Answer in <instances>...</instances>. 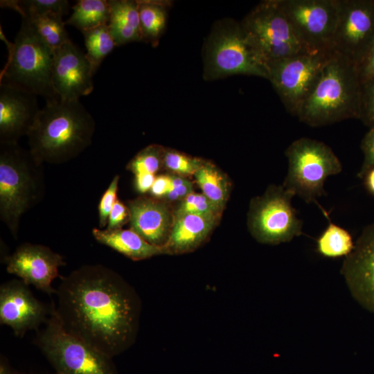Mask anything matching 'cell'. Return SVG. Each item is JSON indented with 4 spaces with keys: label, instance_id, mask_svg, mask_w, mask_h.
Returning <instances> with one entry per match:
<instances>
[{
    "label": "cell",
    "instance_id": "obj_1",
    "mask_svg": "<svg viewBox=\"0 0 374 374\" xmlns=\"http://www.w3.org/2000/svg\"><path fill=\"white\" fill-rule=\"evenodd\" d=\"M54 311L70 334L113 358L130 348L139 332L141 301L112 269L84 265L62 276Z\"/></svg>",
    "mask_w": 374,
    "mask_h": 374
},
{
    "label": "cell",
    "instance_id": "obj_2",
    "mask_svg": "<svg viewBox=\"0 0 374 374\" xmlns=\"http://www.w3.org/2000/svg\"><path fill=\"white\" fill-rule=\"evenodd\" d=\"M95 130L80 100L46 101L27 135L28 150L41 164L64 163L91 145Z\"/></svg>",
    "mask_w": 374,
    "mask_h": 374
},
{
    "label": "cell",
    "instance_id": "obj_3",
    "mask_svg": "<svg viewBox=\"0 0 374 374\" xmlns=\"http://www.w3.org/2000/svg\"><path fill=\"white\" fill-rule=\"evenodd\" d=\"M360 93L357 66L332 51L318 82L296 116L314 127L359 119Z\"/></svg>",
    "mask_w": 374,
    "mask_h": 374
},
{
    "label": "cell",
    "instance_id": "obj_4",
    "mask_svg": "<svg viewBox=\"0 0 374 374\" xmlns=\"http://www.w3.org/2000/svg\"><path fill=\"white\" fill-rule=\"evenodd\" d=\"M45 193L43 164L19 143H0V219L17 238L21 217Z\"/></svg>",
    "mask_w": 374,
    "mask_h": 374
},
{
    "label": "cell",
    "instance_id": "obj_5",
    "mask_svg": "<svg viewBox=\"0 0 374 374\" xmlns=\"http://www.w3.org/2000/svg\"><path fill=\"white\" fill-rule=\"evenodd\" d=\"M8 46V61L1 72L0 82L42 96L46 101L59 100L51 81L53 51L26 18L21 17L14 43Z\"/></svg>",
    "mask_w": 374,
    "mask_h": 374
},
{
    "label": "cell",
    "instance_id": "obj_6",
    "mask_svg": "<svg viewBox=\"0 0 374 374\" xmlns=\"http://www.w3.org/2000/svg\"><path fill=\"white\" fill-rule=\"evenodd\" d=\"M35 343L56 374H118L112 358L62 327L53 305L44 327L37 330Z\"/></svg>",
    "mask_w": 374,
    "mask_h": 374
},
{
    "label": "cell",
    "instance_id": "obj_7",
    "mask_svg": "<svg viewBox=\"0 0 374 374\" xmlns=\"http://www.w3.org/2000/svg\"><path fill=\"white\" fill-rule=\"evenodd\" d=\"M285 155L288 169L283 186L306 203L319 205L318 198L326 194L325 181L342 170L339 158L324 143L307 137L293 141Z\"/></svg>",
    "mask_w": 374,
    "mask_h": 374
},
{
    "label": "cell",
    "instance_id": "obj_8",
    "mask_svg": "<svg viewBox=\"0 0 374 374\" xmlns=\"http://www.w3.org/2000/svg\"><path fill=\"white\" fill-rule=\"evenodd\" d=\"M238 74L269 78L267 66L248 42L240 23L226 20L215 26L206 43L204 75L211 80Z\"/></svg>",
    "mask_w": 374,
    "mask_h": 374
},
{
    "label": "cell",
    "instance_id": "obj_9",
    "mask_svg": "<svg viewBox=\"0 0 374 374\" xmlns=\"http://www.w3.org/2000/svg\"><path fill=\"white\" fill-rule=\"evenodd\" d=\"M246 38L267 66L307 49L276 0L260 2L240 23Z\"/></svg>",
    "mask_w": 374,
    "mask_h": 374
},
{
    "label": "cell",
    "instance_id": "obj_10",
    "mask_svg": "<svg viewBox=\"0 0 374 374\" xmlns=\"http://www.w3.org/2000/svg\"><path fill=\"white\" fill-rule=\"evenodd\" d=\"M294 195L282 186H271L261 197L253 199L249 213V227L259 242L278 244L303 233L292 199Z\"/></svg>",
    "mask_w": 374,
    "mask_h": 374
},
{
    "label": "cell",
    "instance_id": "obj_11",
    "mask_svg": "<svg viewBox=\"0 0 374 374\" xmlns=\"http://www.w3.org/2000/svg\"><path fill=\"white\" fill-rule=\"evenodd\" d=\"M332 51H305L267 66L269 78L287 110L296 116L318 82Z\"/></svg>",
    "mask_w": 374,
    "mask_h": 374
},
{
    "label": "cell",
    "instance_id": "obj_12",
    "mask_svg": "<svg viewBox=\"0 0 374 374\" xmlns=\"http://www.w3.org/2000/svg\"><path fill=\"white\" fill-rule=\"evenodd\" d=\"M304 46L332 51L339 0H276Z\"/></svg>",
    "mask_w": 374,
    "mask_h": 374
},
{
    "label": "cell",
    "instance_id": "obj_13",
    "mask_svg": "<svg viewBox=\"0 0 374 374\" xmlns=\"http://www.w3.org/2000/svg\"><path fill=\"white\" fill-rule=\"evenodd\" d=\"M374 41V0H339L332 51L357 68Z\"/></svg>",
    "mask_w": 374,
    "mask_h": 374
},
{
    "label": "cell",
    "instance_id": "obj_14",
    "mask_svg": "<svg viewBox=\"0 0 374 374\" xmlns=\"http://www.w3.org/2000/svg\"><path fill=\"white\" fill-rule=\"evenodd\" d=\"M53 304L37 300L22 280L12 279L0 287V323L22 337L30 330H39L48 319Z\"/></svg>",
    "mask_w": 374,
    "mask_h": 374
},
{
    "label": "cell",
    "instance_id": "obj_15",
    "mask_svg": "<svg viewBox=\"0 0 374 374\" xmlns=\"http://www.w3.org/2000/svg\"><path fill=\"white\" fill-rule=\"evenodd\" d=\"M93 75L85 53L71 40L53 50L51 81L59 100H80L90 94Z\"/></svg>",
    "mask_w": 374,
    "mask_h": 374
},
{
    "label": "cell",
    "instance_id": "obj_16",
    "mask_svg": "<svg viewBox=\"0 0 374 374\" xmlns=\"http://www.w3.org/2000/svg\"><path fill=\"white\" fill-rule=\"evenodd\" d=\"M8 273L21 278L48 295L55 294L51 286L59 276V268L66 264L63 256L47 246L24 242L5 258Z\"/></svg>",
    "mask_w": 374,
    "mask_h": 374
},
{
    "label": "cell",
    "instance_id": "obj_17",
    "mask_svg": "<svg viewBox=\"0 0 374 374\" xmlns=\"http://www.w3.org/2000/svg\"><path fill=\"white\" fill-rule=\"evenodd\" d=\"M341 273L355 300L374 313V222L364 229L345 258Z\"/></svg>",
    "mask_w": 374,
    "mask_h": 374
},
{
    "label": "cell",
    "instance_id": "obj_18",
    "mask_svg": "<svg viewBox=\"0 0 374 374\" xmlns=\"http://www.w3.org/2000/svg\"><path fill=\"white\" fill-rule=\"evenodd\" d=\"M38 96L0 82V143H18L28 135L40 110Z\"/></svg>",
    "mask_w": 374,
    "mask_h": 374
},
{
    "label": "cell",
    "instance_id": "obj_19",
    "mask_svg": "<svg viewBox=\"0 0 374 374\" xmlns=\"http://www.w3.org/2000/svg\"><path fill=\"white\" fill-rule=\"evenodd\" d=\"M130 229L150 244L163 247L173 222L169 208L152 197H141L128 202Z\"/></svg>",
    "mask_w": 374,
    "mask_h": 374
},
{
    "label": "cell",
    "instance_id": "obj_20",
    "mask_svg": "<svg viewBox=\"0 0 374 374\" xmlns=\"http://www.w3.org/2000/svg\"><path fill=\"white\" fill-rule=\"evenodd\" d=\"M218 217L186 213L173 216L165 254H181L196 249L207 238Z\"/></svg>",
    "mask_w": 374,
    "mask_h": 374
},
{
    "label": "cell",
    "instance_id": "obj_21",
    "mask_svg": "<svg viewBox=\"0 0 374 374\" xmlns=\"http://www.w3.org/2000/svg\"><path fill=\"white\" fill-rule=\"evenodd\" d=\"M93 238L104 244L133 260H141L165 254L163 247L149 243L132 229L93 228Z\"/></svg>",
    "mask_w": 374,
    "mask_h": 374
},
{
    "label": "cell",
    "instance_id": "obj_22",
    "mask_svg": "<svg viewBox=\"0 0 374 374\" xmlns=\"http://www.w3.org/2000/svg\"><path fill=\"white\" fill-rule=\"evenodd\" d=\"M109 4L110 15L107 26L116 46L141 42L138 1L109 0Z\"/></svg>",
    "mask_w": 374,
    "mask_h": 374
},
{
    "label": "cell",
    "instance_id": "obj_23",
    "mask_svg": "<svg viewBox=\"0 0 374 374\" xmlns=\"http://www.w3.org/2000/svg\"><path fill=\"white\" fill-rule=\"evenodd\" d=\"M72 13L66 25L75 27L81 33L108 24L110 8L107 0H79L71 8Z\"/></svg>",
    "mask_w": 374,
    "mask_h": 374
},
{
    "label": "cell",
    "instance_id": "obj_24",
    "mask_svg": "<svg viewBox=\"0 0 374 374\" xmlns=\"http://www.w3.org/2000/svg\"><path fill=\"white\" fill-rule=\"evenodd\" d=\"M137 1L141 41L156 46L166 25V3L155 1Z\"/></svg>",
    "mask_w": 374,
    "mask_h": 374
},
{
    "label": "cell",
    "instance_id": "obj_25",
    "mask_svg": "<svg viewBox=\"0 0 374 374\" xmlns=\"http://www.w3.org/2000/svg\"><path fill=\"white\" fill-rule=\"evenodd\" d=\"M328 226L317 240V250L323 257L336 258L348 256L353 250L355 243L350 233L343 227L333 223L320 206Z\"/></svg>",
    "mask_w": 374,
    "mask_h": 374
},
{
    "label": "cell",
    "instance_id": "obj_26",
    "mask_svg": "<svg viewBox=\"0 0 374 374\" xmlns=\"http://www.w3.org/2000/svg\"><path fill=\"white\" fill-rule=\"evenodd\" d=\"M194 176L202 194L223 209L229 193V184L225 176L214 165L206 162Z\"/></svg>",
    "mask_w": 374,
    "mask_h": 374
},
{
    "label": "cell",
    "instance_id": "obj_27",
    "mask_svg": "<svg viewBox=\"0 0 374 374\" xmlns=\"http://www.w3.org/2000/svg\"><path fill=\"white\" fill-rule=\"evenodd\" d=\"M82 33L87 50L85 54L95 74L106 56L117 46L109 33L107 24L85 30Z\"/></svg>",
    "mask_w": 374,
    "mask_h": 374
},
{
    "label": "cell",
    "instance_id": "obj_28",
    "mask_svg": "<svg viewBox=\"0 0 374 374\" xmlns=\"http://www.w3.org/2000/svg\"><path fill=\"white\" fill-rule=\"evenodd\" d=\"M21 17L30 21L39 37L53 51L71 40L63 17L30 15Z\"/></svg>",
    "mask_w": 374,
    "mask_h": 374
},
{
    "label": "cell",
    "instance_id": "obj_29",
    "mask_svg": "<svg viewBox=\"0 0 374 374\" xmlns=\"http://www.w3.org/2000/svg\"><path fill=\"white\" fill-rule=\"evenodd\" d=\"M1 6L18 12L21 17L37 15H55L63 17L69 9L66 0H17L1 1Z\"/></svg>",
    "mask_w": 374,
    "mask_h": 374
},
{
    "label": "cell",
    "instance_id": "obj_30",
    "mask_svg": "<svg viewBox=\"0 0 374 374\" xmlns=\"http://www.w3.org/2000/svg\"><path fill=\"white\" fill-rule=\"evenodd\" d=\"M164 150L158 145H150L138 152L130 161L127 168L135 174L154 175L163 164Z\"/></svg>",
    "mask_w": 374,
    "mask_h": 374
},
{
    "label": "cell",
    "instance_id": "obj_31",
    "mask_svg": "<svg viewBox=\"0 0 374 374\" xmlns=\"http://www.w3.org/2000/svg\"><path fill=\"white\" fill-rule=\"evenodd\" d=\"M222 210L204 195L192 192L182 199L174 215L192 213L219 217Z\"/></svg>",
    "mask_w": 374,
    "mask_h": 374
},
{
    "label": "cell",
    "instance_id": "obj_32",
    "mask_svg": "<svg viewBox=\"0 0 374 374\" xmlns=\"http://www.w3.org/2000/svg\"><path fill=\"white\" fill-rule=\"evenodd\" d=\"M204 161L175 150H164L163 164L168 169L180 175H193Z\"/></svg>",
    "mask_w": 374,
    "mask_h": 374
},
{
    "label": "cell",
    "instance_id": "obj_33",
    "mask_svg": "<svg viewBox=\"0 0 374 374\" xmlns=\"http://www.w3.org/2000/svg\"><path fill=\"white\" fill-rule=\"evenodd\" d=\"M359 119L370 128L374 127V77L361 82Z\"/></svg>",
    "mask_w": 374,
    "mask_h": 374
},
{
    "label": "cell",
    "instance_id": "obj_34",
    "mask_svg": "<svg viewBox=\"0 0 374 374\" xmlns=\"http://www.w3.org/2000/svg\"><path fill=\"white\" fill-rule=\"evenodd\" d=\"M120 177L116 175L103 193L98 206L100 229L107 227L110 212L117 199Z\"/></svg>",
    "mask_w": 374,
    "mask_h": 374
},
{
    "label": "cell",
    "instance_id": "obj_35",
    "mask_svg": "<svg viewBox=\"0 0 374 374\" xmlns=\"http://www.w3.org/2000/svg\"><path fill=\"white\" fill-rule=\"evenodd\" d=\"M361 148L364 153V161L357 175L360 178L363 177L368 169L374 166V127H371L364 136Z\"/></svg>",
    "mask_w": 374,
    "mask_h": 374
},
{
    "label": "cell",
    "instance_id": "obj_36",
    "mask_svg": "<svg viewBox=\"0 0 374 374\" xmlns=\"http://www.w3.org/2000/svg\"><path fill=\"white\" fill-rule=\"evenodd\" d=\"M127 220H130L129 208L117 199L110 212L105 229L108 230L121 229Z\"/></svg>",
    "mask_w": 374,
    "mask_h": 374
},
{
    "label": "cell",
    "instance_id": "obj_37",
    "mask_svg": "<svg viewBox=\"0 0 374 374\" xmlns=\"http://www.w3.org/2000/svg\"><path fill=\"white\" fill-rule=\"evenodd\" d=\"M357 72L361 82L374 77V41L366 57L357 67Z\"/></svg>",
    "mask_w": 374,
    "mask_h": 374
},
{
    "label": "cell",
    "instance_id": "obj_38",
    "mask_svg": "<svg viewBox=\"0 0 374 374\" xmlns=\"http://www.w3.org/2000/svg\"><path fill=\"white\" fill-rule=\"evenodd\" d=\"M172 188V178L169 175H160L155 178L150 189L151 194L157 197L166 196Z\"/></svg>",
    "mask_w": 374,
    "mask_h": 374
},
{
    "label": "cell",
    "instance_id": "obj_39",
    "mask_svg": "<svg viewBox=\"0 0 374 374\" xmlns=\"http://www.w3.org/2000/svg\"><path fill=\"white\" fill-rule=\"evenodd\" d=\"M135 186L137 191L145 193L150 191L155 180L154 175L150 173L135 174Z\"/></svg>",
    "mask_w": 374,
    "mask_h": 374
},
{
    "label": "cell",
    "instance_id": "obj_40",
    "mask_svg": "<svg viewBox=\"0 0 374 374\" xmlns=\"http://www.w3.org/2000/svg\"><path fill=\"white\" fill-rule=\"evenodd\" d=\"M193 185L189 181L181 186L172 188L166 196L170 200H177L184 199L188 194L192 193Z\"/></svg>",
    "mask_w": 374,
    "mask_h": 374
},
{
    "label": "cell",
    "instance_id": "obj_41",
    "mask_svg": "<svg viewBox=\"0 0 374 374\" xmlns=\"http://www.w3.org/2000/svg\"><path fill=\"white\" fill-rule=\"evenodd\" d=\"M362 178L366 190L374 196V166L368 169Z\"/></svg>",
    "mask_w": 374,
    "mask_h": 374
},
{
    "label": "cell",
    "instance_id": "obj_42",
    "mask_svg": "<svg viewBox=\"0 0 374 374\" xmlns=\"http://www.w3.org/2000/svg\"><path fill=\"white\" fill-rule=\"evenodd\" d=\"M0 374H12L8 363L4 358H1Z\"/></svg>",
    "mask_w": 374,
    "mask_h": 374
}]
</instances>
